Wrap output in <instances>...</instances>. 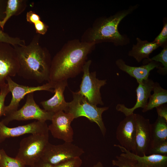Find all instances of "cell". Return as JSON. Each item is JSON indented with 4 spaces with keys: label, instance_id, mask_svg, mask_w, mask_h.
<instances>
[{
    "label": "cell",
    "instance_id": "obj_3",
    "mask_svg": "<svg viewBox=\"0 0 167 167\" xmlns=\"http://www.w3.org/2000/svg\"><path fill=\"white\" fill-rule=\"evenodd\" d=\"M139 4L130 6L108 17L103 16L97 19L92 27L87 33L84 41L96 43L107 42L117 46L129 44L130 39L126 34H122L118 30V25L125 17L132 13L139 7Z\"/></svg>",
    "mask_w": 167,
    "mask_h": 167
},
{
    "label": "cell",
    "instance_id": "obj_8",
    "mask_svg": "<svg viewBox=\"0 0 167 167\" xmlns=\"http://www.w3.org/2000/svg\"><path fill=\"white\" fill-rule=\"evenodd\" d=\"M84 150L71 142L55 145L48 143L43 152L41 159L52 165L67 160L80 157Z\"/></svg>",
    "mask_w": 167,
    "mask_h": 167
},
{
    "label": "cell",
    "instance_id": "obj_32",
    "mask_svg": "<svg viewBox=\"0 0 167 167\" xmlns=\"http://www.w3.org/2000/svg\"><path fill=\"white\" fill-rule=\"evenodd\" d=\"M26 19L27 22L34 24L41 20L40 16L32 11H30L27 12Z\"/></svg>",
    "mask_w": 167,
    "mask_h": 167
},
{
    "label": "cell",
    "instance_id": "obj_9",
    "mask_svg": "<svg viewBox=\"0 0 167 167\" xmlns=\"http://www.w3.org/2000/svg\"><path fill=\"white\" fill-rule=\"evenodd\" d=\"M10 92L12 94V98L9 105L6 106L4 116L18 110L20 101L28 94L34 92L47 91L54 92V88L55 83L51 82L37 86H28L18 84L8 76L6 79Z\"/></svg>",
    "mask_w": 167,
    "mask_h": 167
},
{
    "label": "cell",
    "instance_id": "obj_13",
    "mask_svg": "<svg viewBox=\"0 0 167 167\" xmlns=\"http://www.w3.org/2000/svg\"><path fill=\"white\" fill-rule=\"evenodd\" d=\"M136 123L135 113L126 116L118 124L116 138L121 146L135 153Z\"/></svg>",
    "mask_w": 167,
    "mask_h": 167
},
{
    "label": "cell",
    "instance_id": "obj_29",
    "mask_svg": "<svg viewBox=\"0 0 167 167\" xmlns=\"http://www.w3.org/2000/svg\"><path fill=\"white\" fill-rule=\"evenodd\" d=\"M116 160L112 161L113 166L118 167H134L131 160L121 155L117 156Z\"/></svg>",
    "mask_w": 167,
    "mask_h": 167
},
{
    "label": "cell",
    "instance_id": "obj_6",
    "mask_svg": "<svg viewBox=\"0 0 167 167\" xmlns=\"http://www.w3.org/2000/svg\"><path fill=\"white\" fill-rule=\"evenodd\" d=\"M92 61L89 60L85 62L83 67V72L80 89L78 92L87 99L91 104L97 106L103 105L100 89L107 83L106 80H100L96 77V72H90L89 67Z\"/></svg>",
    "mask_w": 167,
    "mask_h": 167
},
{
    "label": "cell",
    "instance_id": "obj_7",
    "mask_svg": "<svg viewBox=\"0 0 167 167\" xmlns=\"http://www.w3.org/2000/svg\"><path fill=\"white\" fill-rule=\"evenodd\" d=\"M54 113L41 109L35 102L33 92H32L27 95L26 102L20 109L7 114L1 121L6 125L15 120L35 119L46 122L47 120L51 121Z\"/></svg>",
    "mask_w": 167,
    "mask_h": 167
},
{
    "label": "cell",
    "instance_id": "obj_31",
    "mask_svg": "<svg viewBox=\"0 0 167 167\" xmlns=\"http://www.w3.org/2000/svg\"><path fill=\"white\" fill-rule=\"evenodd\" d=\"M36 32L37 34L43 35L47 32L48 26L41 20L34 24Z\"/></svg>",
    "mask_w": 167,
    "mask_h": 167
},
{
    "label": "cell",
    "instance_id": "obj_16",
    "mask_svg": "<svg viewBox=\"0 0 167 167\" xmlns=\"http://www.w3.org/2000/svg\"><path fill=\"white\" fill-rule=\"evenodd\" d=\"M123 152L120 155L130 159L134 167H167V156L152 154L139 156L119 144H114Z\"/></svg>",
    "mask_w": 167,
    "mask_h": 167
},
{
    "label": "cell",
    "instance_id": "obj_21",
    "mask_svg": "<svg viewBox=\"0 0 167 167\" xmlns=\"http://www.w3.org/2000/svg\"><path fill=\"white\" fill-rule=\"evenodd\" d=\"M27 1L24 0H7L5 17L0 21V28L3 31L4 26L8 20L12 16L18 15L25 10Z\"/></svg>",
    "mask_w": 167,
    "mask_h": 167
},
{
    "label": "cell",
    "instance_id": "obj_15",
    "mask_svg": "<svg viewBox=\"0 0 167 167\" xmlns=\"http://www.w3.org/2000/svg\"><path fill=\"white\" fill-rule=\"evenodd\" d=\"M154 81L149 78L138 84L136 89V101L133 107L128 108L124 104L117 105L116 109L118 111L122 113L126 116L134 113V112L139 108L144 109L147 104L154 84Z\"/></svg>",
    "mask_w": 167,
    "mask_h": 167
},
{
    "label": "cell",
    "instance_id": "obj_35",
    "mask_svg": "<svg viewBox=\"0 0 167 167\" xmlns=\"http://www.w3.org/2000/svg\"><path fill=\"white\" fill-rule=\"evenodd\" d=\"M30 167H53V166L41 159L33 165Z\"/></svg>",
    "mask_w": 167,
    "mask_h": 167
},
{
    "label": "cell",
    "instance_id": "obj_10",
    "mask_svg": "<svg viewBox=\"0 0 167 167\" xmlns=\"http://www.w3.org/2000/svg\"><path fill=\"white\" fill-rule=\"evenodd\" d=\"M19 65L17 54L13 46L0 42V86L5 83L8 76L17 74Z\"/></svg>",
    "mask_w": 167,
    "mask_h": 167
},
{
    "label": "cell",
    "instance_id": "obj_22",
    "mask_svg": "<svg viewBox=\"0 0 167 167\" xmlns=\"http://www.w3.org/2000/svg\"><path fill=\"white\" fill-rule=\"evenodd\" d=\"M152 143L167 141V122L158 116L155 122L151 124Z\"/></svg>",
    "mask_w": 167,
    "mask_h": 167
},
{
    "label": "cell",
    "instance_id": "obj_37",
    "mask_svg": "<svg viewBox=\"0 0 167 167\" xmlns=\"http://www.w3.org/2000/svg\"><path fill=\"white\" fill-rule=\"evenodd\" d=\"M0 159H1V155L0 154Z\"/></svg>",
    "mask_w": 167,
    "mask_h": 167
},
{
    "label": "cell",
    "instance_id": "obj_28",
    "mask_svg": "<svg viewBox=\"0 0 167 167\" xmlns=\"http://www.w3.org/2000/svg\"><path fill=\"white\" fill-rule=\"evenodd\" d=\"M163 25L162 29L159 34L153 41L158 44L160 46L163 47L167 44V21L165 19L163 21Z\"/></svg>",
    "mask_w": 167,
    "mask_h": 167
},
{
    "label": "cell",
    "instance_id": "obj_1",
    "mask_svg": "<svg viewBox=\"0 0 167 167\" xmlns=\"http://www.w3.org/2000/svg\"><path fill=\"white\" fill-rule=\"evenodd\" d=\"M95 44L78 40L66 44L52 60L48 82L67 80L79 75Z\"/></svg>",
    "mask_w": 167,
    "mask_h": 167
},
{
    "label": "cell",
    "instance_id": "obj_4",
    "mask_svg": "<svg viewBox=\"0 0 167 167\" xmlns=\"http://www.w3.org/2000/svg\"><path fill=\"white\" fill-rule=\"evenodd\" d=\"M73 100L68 102L65 113L72 114L74 119L80 117H84L91 122H94L99 127L104 136L106 129L103 121V113L107 110L108 107H97L88 102L85 97L78 92H72Z\"/></svg>",
    "mask_w": 167,
    "mask_h": 167
},
{
    "label": "cell",
    "instance_id": "obj_36",
    "mask_svg": "<svg viewBox=\"0 0 167 167\" xmlns=\"http://www.w3.org/2000/svg\"><path fill=\"white\" fill-rule=\"evenodd\" d=\"M91 167H105L100 162H98L96 164Z\"/></svg>",
    "mask_w": 167,
    "mask_h": 167
},
{
    "label": "cell",
    "instance_id": "obj_14",
    "mask_svg": "<svg viewBox=\"0 0 167 167\" xmlns=\"http://www.w3.org/2000/svg\"><path fill=\"white\" fill-rule=\"evenodd\" d=\"M46 122L37 121L23 126L9 127L0 121V143L10 137L21 136L25 134L45 133L49 132Z\"/></svg>",
    "mask_w": 167,
    "mask_h": 167
},
{
    "label": "cell",
    "instance_id": "obj_19",
    "mask_svg": "<svg viewBox=\"0 0 167 167\" xmlns=\"http://www.w3.org/2000/svg\"><path fill=\"white\" fill-rule=\"evenodd\" d=\"M136 40V43L133 44L128 54V56L134 58L138 62L143 59H149L150 54L160 46L157 43L143 40L139 37H137Z\"/></svg>",
    "mask_w": 167,
    "mask_h": 167
},
{
    "label": "cell",
    "instance_id": "obj_23",
    "mask_svg": "<svg viewBox=\"0 0 167 167\" xmlns=\"http://www.w3.org/2000/svg\"><path fill=\"white\" fill-rule=\"evenodd\" d=\"M161 51L157 55L151 58L144 60L145 63L147 64L150 61H153L161 64V66L157 68V72L159 74L165 75L167 74V44L163 47Z\"/></svg>",
    "mask_w": 167,
    "mask_h": 167
},
{
    "label": "cell",
    "instance_id": "obj_18",
    "mask_svg": "<svg viewBox=\"0 0 167 167\" xmlns=\"http://www.w3.org/2000/svg\"><path fill=\"white\" fill-rule=\"evenodd\" d=\"M115 64L121 70L126 72L131 77L135 78L138 84L149 78L150 72L155 68L161 66L159 62L150 61L147 64L139 66H131L127 65L122 59L116 61Z\"/></svg>",
    "mask_w": 167,
    "mask_h": 167
},
{
    "label": "cell",
    "instance_id": "obj_33",
    "mask_svg": "<svg viewBox=\"0 0 167 167\" xmlns=\"http://www.w3.org/2000/svg\"><path fill=\"white\" fill-rule=\"evenodd\" d=\"M158 116L164 118L167 122V105L164 104L156 108Z\"/></svg>",
    "mask_w": 167,
    "mask_h": 167
},
{
    "label": "cell",
    "instance_id": "obj_24",
    "mask_svg": "<svg viewBox=\"0 0 167 167\" xmlns=\"http://www.w3.org/2000/svg\"><path fill=\"white\" fill-rule=\"evenodd\" d=\"M0 167H25L20 160L7 155L3 149H0Z\"/></svg>",
    "mask_w": 167,
    "mask_h": 167
},
{
    "label": "cell",
    "instance_id": "obj_25",
    "mask_svg": "<svg viewBox=\"0 0 167 167\" xmlns=\"http://www.w3.org/2000/svg\"><path fill=\"white\" fill-rule=\"evenodd\" d=\"M0 42L9 44L13 46L16 45H24L25 41L19 37L11 36L7 33L4 32L0 28Z\"/></svg>",
    "mask_w": 167,
    "mask_h": 167
},
{
    "label": "cell",
    "instance_id": "obj_30",
    "mask_svg": "<svg viewBox=\"0 0 167 167\" xmlns=\"http://www.w3.org/2000/svg\"><path fill=\"white\" fill-rule=\"evenodd\" d=\"M82 163V160L79 157L67 160L52 166L53 167H80Z\"/></svg>",
    "mask_w": 167,
    "mask_h": 167
},
{
    "label": "cell",
    "instance_id": "obj_2",
    "mask_svg": "<svg viewBox=\"0 0 167 167\" xmlns=\"http://www.w3.org/2000/svg\"><path fill=\"white\" fill-rule=\"evenodd\" d=\"M40 38L37 34L28 45L13 47L19 65L17 74L41 83L49 81L52 60L48 50L40 44Z\"/></svg>",
    "mask_w": 167,
    "mask_h": 167
},
{
    "label": "cell",
    "instance_id": "obj_34",
    "mask_svg": "<svg viewBox=\"0 0 167 167\" xmlns=\"http://www.w3.org/2000/svg\"><path fill=\"white\" fill-rule=\"evenodd\" d=\"M7 0H0V21L5 17L4 12L6 5Z\"/></svg>",
    "mask_w": 167,
    "mask_h": 167
},
{
    "label": "cell",
    "instance_id": "obj_17",
    "mask_svg": "<svg viewBox=\"0 0 167 167\" xmlns=\"http://www.w3.org/2000/svg\"><path fill=\"white\" fill-rule=\"evenodd\" d=\"M67 86L66 80L55 83L54 88V95L50 99L41 102L44 110L54 113L60 111H66L68 102L65 101L64 92Z\"/></svg>",
    "mask_w": 167,
    "mask_h": 167
},
{
    "label": "cell",
    "instance_id": "obj_26",
    "mask_svg": "<svg viewBox=\"0 0 167 167\" xmlns=\"http://www.w3.org/2000/svg\"><path fill=\"white\" fill-rule=\"evenodd\" d=\"M167 156V141L153 143L149 151V155Z\"/></svg>",
    "mask_w": 167,
    "mask_h": 167
},
{
    "label": "cell",
    "instance_id": "obj_20",
    "mask_svg": "<svg viewBox=\"0 0 167 167\" xmlns=\"http://www.w3.org/2000/svg\"><path fill=\"white\" fill-rule=\"evenodd\" d=\"M152 91L153 93L150 95L147 105L142 109L143 113L167 103V90L162 88L159 83L154 82Z\"/></svg>",
    "mask_w": 167,
    "mask_h": 167
},
{
    "label": "cell",
    "instance_id": "obj_27",
    "mask_svg": "<svg viewBox=\"0 0 167 167\" xmlns=\"http://www.w3.org/2000/svg\"><path fill=\"white\" fill-rule=\"evenodd\" d=\"M10 92L8 85L6 82L0 86V118L5 115V100L6 96Z\"/></svg>",
    "mask_w": 167,
    "mask_h": 167
},
{
    "label": "cell",
    "instance_id": "obj_11",
    "mask_svg": "<svg viewBox=\"0 0 167 167\" xmlns=\"http://www.w3.org/2000/svg\"><path fill=\"white\" fill-rule=\"evenodd\" d=\"M74 119L72 114L63 111L55 113L51 120V123L48 126L49 130L54 138L72 143L74 131L71 123Z\"/></svg>",
    "mask_w": 167,
    "mask_h": 167
},
{
    "label": "cell",
    "instance_id": "obj_5",
    "mask_svg": "<svg viewBox=\"0 0 167 167\" xmlns=\"http://www.w3.org/2000/svg\"><path fill=\"white\" fill-rule=\"evenodd\" d=\"M49 132L32 134L23 138L20 142L15 158L25 166H32L41 159L44 149L49 142Z\"/></svg>",
    "mask_w": 167,
    "mask_h": 167
},
{
    "label": "cell",
    "instance_id": "obj_12",
    "mask_svg": "<svg viewBox=\"0 0 167 167\" xmlns=\"http://www.w3.org/2000/svg\"><path fill=\"white\" fill-rule=\"evenodd\" d=\"M136 123L135 153L139 156L148 155L152 140L151 124L149 120L135 113Z\"/></svg>",
    "mask_w": 167,
    "mask_h": 167
}]
</instances>
